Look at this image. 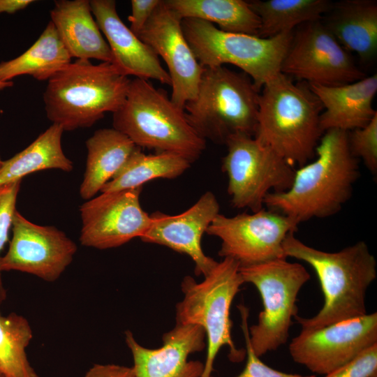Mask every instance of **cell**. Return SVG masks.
Here are the masks:
<instances>
[{
    "instance_id": "obj_18",
    "label": "cell",
    "mask_w": 377,
    "mask_h": 377,
    "mask_svg": "<svg viewBox=\"0 0 377 377\" xmlns=\"http://www.w3.org/2000/svg\"><path fill=\"white\" fill-rule=\"evenodd\" d=\"M205 339L200 326L176 323L163 335L162 346L151 349L138 343L131 332H125V341L133 355L135 377H200L204 364L188 358L205 348Z\"/></svg>"
},
{
    "instance_id": "obj_4",
    "label": "cell",
    "mask_w": 377,
    "mask_h": 377,
    "mask_svg": "<svg viewBox=\"0 0 377 377\" xmlns=\"http://www.w3.org/2000/svg\"><path fill=\"white\" fill-rule=\"evenodd\" d=\"M131 80L110 62L70 63L47 80L43 94L46 116L64 131L88 128L125 101Z\"/></svg>"
},
{
    "instance_id": "obj_32",
    "label": "cell",
    "mask_w": 377,
    "mask_h": 377,
    "mask_svg": "<svg viewBox=\"0 0 377 377\" xmlns=\"http://www.w3.org/2000/svg\"><path fill=\"white\" fill-rule=\"evenodd\" d=\"M21 181L0 186V252L8 240L10 228L12 227L15 204ZM0 295L3 298L4 290L2 286L0 272Z\"/></svg>"
},
{
    "instance_id": "obj_37",
    "label": "cell",
    "mask_w": 377,
    "mask_h": 377,
    "mask_svg": "<svg viewBox=\"0 0 377 377\" xmlns=\"http://www.w3.org/2000/svg\"><path fill=\"white\" fill-rule=\"evenodd\" d=\"M14 83L12 81H1L0 80V90L4 89L7 87H13Z\"/></svg>"
},
{
    "instance_id": "obj_17",
    "label": "cell",
    "mask_w": 377,
    "mask_h": 377,
    "mask_svg": "<svg viewBox=\"0 0 377 377\" xmlns=\"http://www.w3.org/2000/svg\"><path fill=\"white\" fill-rule=\"evenodd\" d=\"M219 209L215 195L207 191L181 214L169 215L156 212L150 214V225L140 239L188 256L195 264V274L205 276L218 262L205 254L201 239L213 220L220 214Z\"/></svg>"
},
{
    "instance_id": "obj_19",
    "label": "cell",
    "mask_w": 377,
    "mask_h": 377,
    "mask_svg": "<svg viewBox=\"0 0 377 377\" xmlns=\"http://www.w3.org/2000/svg\"><path fill=\"white\" fill-rule=\"evenodd\" d=\"M95 20L110 47L112 62L125 76L153 79L171 84L168 71L161 66L158 56L142 42L119 17L114 0H91Z\"/></svg>"
},
{
    "instance_id": "obj_27",
    "label": "cell",
    "mask_w": 377,
    "mask_h": 377,
    "mask_svg": "<svg viewBox=\"0 0 377 377\" xmlns=\"http://www.w3.org/2000/svg\"><path fill=\"white\" fill-rule=\"evenodd\" d=\"M185 158L172 153L146 154L137 147L121 170L101 190V193L142 187L156 179H174L191 166Z\"/></svg>"
},
{
    "instance_id": "obj_11",
    "label": "cell",
    "mask_w": 377,
    "mask_h": 377,
    "mask_svg": "<svg viewBox=\"0 0 377 377\" xmlns=\"http://www.w3.org/2000/svg\"><path fill=\"white\" fill-rule=\"evenodd\" d=\"M281 73L308 84L322 86L346 84L366 77L322 19L302 24L293 31Z\"/></svg>"
},
{
    "instance_id": "obj_20",
    "label": "cell",
    "mask_w": 377,
    "mask_h": 377,
    "mask_svg": "<svg viewBox=\"0 0 377 377\" xmlns=\"http://www.w3.org/2000/svg\"><path fill=\"white\" fill-rule=\"evenodd\" d=\"M323 105L320 127L323 133L337 129L346 132L363 128L377 114L372 103L377 91V75L346 84H308Z\"/></svg>"
},
{
    "instance_id": "obj_16",
    "label": "cell",
    "mask_w": 377,
    "mask_h": 377,
    "mask_svg": "<svg viewBox=\"0 0 377 377\" xmlns=\"http://www.w3.org/2000/svg\"><path fill=\"white\" fill-rule=\"evenodd\" d=\"M182 20L165 0H161L138 37L166 64L171 80L170 99L184 110L185 104L195 98L205 68L184 36Z\"/></svg>"
},
{
    "instance_id": "obj_23",
    "label": "cell",
    "mask_w": 377,
    "mask_h": 377,
    "mask_svg": "<svg viewBox=\"0 0 377 377\" xmlns=\"http://www.w3.org/2000/svg\"><path fill=\"white\" fill-rule=\"evenodd\" d=\"M87 156L80 196L91 199L124 166L137 146L114 128H102L86 141Z\"/></svg>"
},
{
    "instance_id": "obj_13",
    "label": "cell",
    "mask_w": 377,
    "mask_h": 377,
    "mask_svg": "<svg viewBox=\"0 0 377 377\" xmlns=\"http://www.w3.org/2000/svg\"><path fill=\"white\" fill-rule=\"evenodd\" d=\"M377 343V313L344 320L315 330H301L289 345L296 363L325 375Z\"/></svg>"
},
{
    "instance_id": "obj_31",
    "label": "cell",
    "mask_w": 377,
    "mask_h": 377,
    "mask_svg": "<svg viewBox=\"0 0 377 377\" xmlns=\"http://www.w3.org/2000/svg\"><path fill=\"white\" fill-rule=\"evenodd\" d=\"M246 354V363L244 370L236 377H316L314 375H301L290 374L274 369L265 364L260 360V357L256 355L249 341L248 318L249 309L244 305H239Z\"/></svg>"
},
{
    "instance_id": "obj_22",
    "label": "cell",
    "mask_w": 377,
    "mask_h": 377,
    "mask_svg": "<svg viewBox=\"0 0 377 377\" xmlns=\"http://www.w3.org/2000/svg\"><path fill=\"white\" fill-rule=\"evenodd\" d=\"M323 22L339 44L362 62L377 54V2L343 0L332 3Z\"/></svg>"
},
{
    "instance_id": "obj_26",
    "label": "cell",
    "mask_w": 377,
    "mask_h": 377,
    "mask_svg": "<svg viewBox=\"0 0 377 377\" xmlns=\"http://www.w3.org/2000/svg\"><path fill=\"white\" fill-rule=\"evenodd\" d=\"M182 19L216 24L221 31L258 36L259 17L242 0H165Z\"/></svg>"
},
{
    "instance_id": "obj_9",
    "label": "cell",
    "mask_w": 377,
    "mask_h": 377,
    "mask_svg": "<svg viewBox=\"0 0 377 377\" xmlns=\"http://www.w3.org/2000/svg\"><path fill=\"white\" fill-rule=\"evenodd\" d=\"M239 272L244 283L253 284L262 299L258 323L249 327L252 349L260 357L286 343L297 315L299 292L311 276L302 264L286 258L239 267Z\"/></svg>"
},
{
    "instance_id": "obj_24",
    "label": "cell",
    "mask_w": 377,
    "mask_h": 377,
    "mask_svg": "<svg viewBox=\"0 0 377 377\" xmlns=\"http://www.w3.org/2000/svg\"><path fill=\"white\" fill-rule=\"evenodd\" d=\"M71 56L50 21L38 40L19 57L0 63V80L7 82L29 75L39 81L48 80L69 64Z\"/></svg>"
},
{
    "instance_id": "obj_28",
    "label": "cell",
    "mask_w": 377,
    "mask_h": 377,
    "mask_svg": "<svg viewBox=\"0 0 377 377\" xmlns=\"http://www.w3.org/2000/svg\"><path fill=\"white\" fill-rule=\"evenodd\" d=\"M248 3L259 17L258 36L261 38L292 32L302 24L321 20L332 3L328 0H253Z\"/></svg>"
},
{
    "instance_id": "obj_8",
    "label": "cell",
    "mask_w": 377,
    "mask_h": 377,
    "mask_svg": "<svg viewBox=\"0 0 377 377\" xmlns=\"http://www.w3.org/2000/svg\"><path fill=\"white\" fill-rule=\"evenodd\" d=\"M182 28L194 56L203 68L234 65L248 75L260 91L281 73L293 33L261 38L223 31L210 22L196 18L182 19Z\"/></svg>"
},
{
    "instance_id": "obj_2",
    "label": "cell",
    "mask_w": 377,
    "mask_h": 377,
    "mask_svg": "<svg viewBox=\"0 0 377 377\" xmlns=\"http://www.w3.org/2000/svg\"><path fill=\"white\" fill-rule=\"evenodd\" d=\"M286 258L308 263L315 271L324 303L311 318L297 315L301 330H315L367 313L366 293L376 279V261L367 244L360 241L337 252L311 247L290 232L283 243Z\"/></svg>"
},
{
    "instance_id": "obj_30",
    "label": "cell",
    "mask_w": 377,
    "mask_h": 377,
    "mask_svg": "<svg viewBox=\"0 0 377 377\" xmlns=\"http://www.w3.org/2000/svg\"><path fill=\"white\" fill-rule=\"evenodd\" d=\"M351 154L361 158L373 175L377 172V114L364 127L348 132Z\"/></svg>"
},
{
    "instance_id": "obj_3",
    "label": "cell",
    "mask_w": 377,
    "mask_h": 377,
    "mask_svg": "<svg viewBox=\"0 0 377 377\" xmlns=\"http://www.w3.org/2000/svg\"><path fill=\"white\" fill-rule=\"evenodd\" d=\"M323 105L307 83L279 73L260 91L254 138L294 167L316 156Z\"/></svg>"
},
{
    "instance_id": "obj_29",
    "label": "cell",
    "mask_w": 377,
    "mask_h": 377,
    "mask_svg": "<svg viewBox=\"0 0 377 377\" xmlns=\"http://www.w3.org/2000/svg\"><path fill=\"white\" fill-rule=\"evenodd\" d=\"M33 337L28 320L15 313H0V372L5 377H39L26 353Z\"/></svg>"
},
{
    "instance_id": "obj_15",
    "label": "cell",
    "mask_w": 377,
    "mask_h": 377,
    "mask_svg": "<svg viewBox=\"0 0 377 377\" xmlns=\"http://www.w3.org/2000/svg\"><path fill=\"white\" fill-rule=\"evenodd\" d=\"M12 231L8 250L0 257V272L20 271L52 282L71 263L77 251L76 244L64 232L54 226L35 224L17 210Z\"/></svg>"
},
{
    "instance_id": "obj_33",
    "label": "cell",
    "mask_w": 377,
    "mask_h": 377,
    "mask_svg": "<svg viewBox=\"0 0 377 377\" xmlns=\"http://www.w3.org/2000/svg\"><path fill=\"white\" fill-rule=\"evenodd\" d=\"M377 373V343L324 377H370Z\"/></svg>"
},
{
    "instance_id": "obj_35",
    "label": "cell",
    "mask_w": 377,
    "mask_h": 377,
    "mask_svg": "<svg viewBox=\"0 0 377 377\" xmlns=\"http://www.w3.org/2000/svg\"><path fill=\"white\" fill-rule=\"evenodd\" d=\"M84 377H135L132 367L114 364H95Z\"/></svg>"
},
{
    "instance_id": "obj_38",
    "label": "cell",
    "mask_w": 377,
    "mask_h": 377,
    "mask_svg": "<svg viewBox=\"0 0 377 377\" xmlns=\"http://www.w3.org/2000/svg\"><path fill=\"white\" fill-rule=\"evenodd\" d=\"M3 161H2L1 157H0V168H1V166L3 165Z\"/></svg>"
},
{
    "instance_id": "obj_39",
    "label": "cell",
    "mask_w": 377,
    "mask_h": 377,
    "mask_svg": "<svg viewBox=\"0 0 377 377\" xmlns=\"http://www.w3.org/2000/svg\"><path fill=\"white\" fill-rule=\"evenodd\" d=\"M0 377H5V376L0 372Z\"/></svg>"
},
{
    "instance_id": "obj_25",
    "label": "cell",
    "mask_w": 377,
    "mask_h": 377,
    "mask_svg": "<svg viewBox=\"0 0 377 377\" xmlns=\"http://www.w3.org/2000/svg\"><path fill=\"white\" fill-rule=\"evenodd\" d=\"M61 126L52 124L34 142L14 156L3 161L0 168V186L22 181L26 175L47 169L71 172L73 162L61 147Z\"/></svg>"
},
{
    "instance_id": "obj_14",
    "label": "cell",
    "mask_w": 377,
    "mask_h": 377,
    "mask_svg": "<svg viewBox=\"0 0 377 377\" xmlns=\"http://www.w3.org/2000/svg\"><path fill=\"white\" fill-rule=\"evenodd\" d=\"M142 189L103 192L83 203L80 207L81 244L108 249L140 238L151 223L150 214L140 205Z\"/></svg>"
},
{
    "instance_id": "obj_12",
    "label": "cell",
    "mask_w": 377,
    "mask_h": 377,
    "mask_svg": "<svg viewBox=\"0 0 377 377\" xmlns=\"http://www.w3.org/2000/svg\"><path fill=\"white\" fill-rule=\"evenodd\" d=\"M297 226L290 217L263 208L234 216L219 214L206 233L221 240L220 256L231 258L244 267L287 258L283 243Z\"/></svg>"
},
{
    "instance_id": "obj_1",
    "label": "cell",
    "mask_w": 377,
    "mask_h": 377,
    "mask_svg": "<svg viewBox=\"0 0 377 377\" xmlns=\"http://www.w3.org/2000/svg\"><path fill=\"white\" fill-rule=\"evenodd\" d=\"M316 156L313 161L295 170L288 190L267 194L264 202L267 209L290 217L298 225L331 216L342 209L360 177L358 159L349 150L348 132H324Z\"/></svg>"
},
{
    "instance_id": "obj_10",
    "label": "cell",
    "mask_w": 377,
    "mask_h": 377,
    "mask_svg": "<svg viewBox=\"0 0 377 377\" xmlns=\"http://www.w3.org/2000/svg\"><path fill=\"white\" fill-rule=\"evenodd\" d=\"M227 153L221 170L228 177V193L233 207L252 212L263 208L271 192L288 190L295 170L254 137L235 135L225 144Z\"/></svg>"
},
{
    "instance_id": "obj_34",
    "label": "cell",
    "mask_w": 377,
    "mask_h": 377,
    "mask_svg": "<svg viewBox=\"0 0 377 377\" xmlns=\"http://www.w3.org/2000/svg\"><path fill=\"white\" fill-rule=\"evenodd\" d=\"M161 0H132L128 17L130 29L137 36L142 31Z\"/></svg>"
},
{
    "instance_id": "obj_5",
    "label": "cell",
    "mask_w": 377,
    "mask_h": 377,
    "mask_svg": "<svg viewBox=\"0 0 377 377\" xmlns=\"http://www.w3.org/2000/svg\"><path fill=\"white\" fill-rule=\"evenodd\" d=\"M112 126L140 148L177 154L191 163L206 148L185 111L145 79L131 80L124 103L113 113Z\"/></svg>"
},
{
    "instance_id": "obj_21",
    "label": "cell",
    "mask_w": 377,
    "mask_h": 377,
    "mask_svg": "<svg viewBox=\"0 0 377 377\" xmlns=\"http://www.w3.org/2000/svg\"><path fill=\"white\" fill-rule=\"evenodd\" d=\"M50 17L71 57L112 62L110 47L93 17L89 0L55 1Z\"/></svg>"
},
{
    "instance_id": "obj_36",
    "label": "cell",
    "mask_w": 377,
    "mask_h": 377,
    "mask_svg": "<svg viewBox=\"0 0 377 377\" xmlns=\"http://www.w3.org/2000/svg\"><path fill=\"white\" fill-rule=\"evenodd\" d=\"M35 1L32 0H0V14L6 13L14 14L23 10Z\"/></svg>"
},
{
    "instance_id": "obj_7",
    "label": "cell",
    "mask_w": 377,
    "mask_h": 377,
    "mask_svg": "<svg viewBox=\"0 0 377 377\" xmlns=\"http://www.w3.org/2000/svg\"><path fill=\"white\" fill-rule=\"evenodd\" d=\"M198 283L190 276L182 282L184 297L176 306V323L200 326L207 339V357L200 377H212L215 357L223 346L229 348L233 362L244 360L246 350L236 348L232 337L230 307L244 283L239 265L223 258Z\"/></svg>"
},
{
    "instance_id": "obj_6",
    "label": "cell",
    "mask_w": 377,
    "mask_h": 377,
    "mask_svg": "<svg viewBox=\"0 0 377 377\" xmlns=\"http://www.w3.org/2000/svg\"><path fill=\"white\" fill-rule=\"evenodd\" d=\"M260 91L244 72L224 66L205 68L197 94L184 110L200 136L225 145L235 135L254 137Z\"/></svg>"
}]
</instances>
